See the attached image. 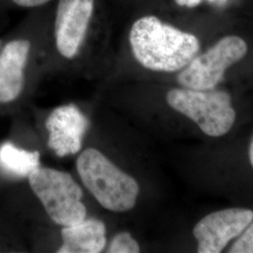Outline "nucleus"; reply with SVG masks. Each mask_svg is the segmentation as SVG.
Masks as SVG:
<instances>
[{
	"label": "nucleus",
	"instance_id": "obj_1",
	"mask_svg": "<svg viewBox=\"0 0 253 253\" xmlns=\"http://www.w3.org/2000/svg\"><path fill=\"white\" fill-rule=\"evenodd\" d=\"M128 41L136 60L145 69L161 73L183 70L200 50L197 37L153 15L136 20Z\"/></svg>",
	"mask_w": 253,
	"mask_h": 253
},
{
	"label": "nucleus",
	"instance_id": "obj_2",
	"mask_svg": "<svg viewBox=\"0 0 253 253\" xmlns=\"http://www.w3.org/2000/svg\"><path fill=\"white\" fill-rule=\"evenodd\" d=\"M76 167L84 187L102 208L113 212H126L134 208L139 194L135 179L100 151L85 149L79 156Z\"/></svg>",
	"mask_w": 253,
	"mask_h": 253
},
{
	"label": "nucleus",
	"instance_id": "obj_3",
	"mask_svg": "<svg viewBox=\"0 0 253 253\" xmlns=\"http://www.w3.org/2000/svg\"><path fill=\"white\" fill-rule=\"evenodd\" d=\"M31 189L47 215L60 226H71L86 217L83 190L68 172L38 167L28 175Z\"/></svg>",
	"mask_w": 253,
	"mask_h": 253
},
{
	"label": "nucleus",
	"instance_id": "obj_4",
	"mask_svg": "<svg viewBox=\"0 0 253 253\" xmlns=\"http://www.w3.org/2000/svg\"><path fill=\"white\" fill-rule=\"evenodd\" d=\"M171 108L194 121L208 136L225 135L235 123L236 114L226 91L173 88L166 95Z\"/></svg>",
	"mask_w": 253,
	"mask_h": 253
},
{
	"label": "nucleus",
	"instance_id": "obj_5",
	"mask_svg": "<svg viewBox=\"0 0 253 253\" xmlns=\"http://www.w3.org/2000/svg\"><path fill=\"white\" fill-rule=\"evenodd\" d=\"M248 52L243 39L227 36L201 55H196L178 74L181 86L194 90L216 88L223 80L227 69L240 61Z\"/></svg>",
	"mask_w": 253,
	"mask_h": 253
},
{
	"label": "nucleus",
	"instance_id": "obj_6",
	"mask_svg": "<svg viewBox=\"0 0 253 253\" xmlns=\"http://www.w3.org/2000/svg\"><path fill=\"white\" fill-rule=\"evenodd\" d=\"M253 221V211L246 208H228L203 217L193 228L199 253H218Z\"/></svg>",
	"mask_w": 253,
	"mask_h": 253
},
{
	"label": "nucleus",
	"instance_id": "obj_7",
	"mask_svg": "<svg viewBox=\"0 0 253 253\" xmlns=\"http://www.w3.org/2000/svg\"><path fill=\"white\" fill-rule=\"evenodd\" d=\"M94 0H59L54 21L55 45L72 59L79 53L94 11Z\"/></svg>",
	"mask_w": 253,
	"mask_h": 253
},
{
	"label": "nucleus",
	"instance_id": "obj_8",
	"mask_svg": "<svg viewBox=\"0 0 253 253\" xmlns=\"http://www.w3.org/2000/svg\"><path fill=\"white\" fill-rule=\"evenodd\" d=\"M45 126L49 147L63 158L81 150L88 121L76 105L68 104L54 109L46 119Z\"/></svg>",
	"mask_w": 253,
	"mask_h": 253
},
{
	"label": "nucleus",
	"instance_id": "obj_9",
	"mask_svg": "<svg viewBox=\"0 0 253 253\" xmlns=\"http://www.w3.org/2000/svg\"><path fill=\"white\" fill-rule=\"evenodd\" d=\"M30 48L27 40H14L0 52V103L13 101L21 95Z\"/></svg>",
	"mask_w": 253,
	"mask_h": 253
},
{
	"label": "nucleus",
	"instance_id": "obj_10",
	"mask_svg": "<svg viewBox=\"0 0 253 253\" xmlns=\"http://www.w3.org/2000/svg\"><path fill=\"white\" fill-rule=\"evenodd\" d=\"M61 236L63 243L58 253H99L106 246V227L96 218L64 227Z\"/></svg>",
	"mask_w": 253,
	"mask_h": 253
},
{
	"label": "nucleus",
	"instance_id": "obj_11",
	"mask_svg": "<svg viewBox=\"0 0 253 253\" xmlns=\"http://www.w3.org/2000/svg\"><path fill=\"white\" fill-rule=\"evenodd\" d=\"M0 163L10 173L25 177L40 167V153L24 150L6 143L0 148Z\"/></svg>",
	"mask_w": 253,
	"mask_h": 253
},
{
	"label": "nucleus",
	"instance_id": "obj_12",
	"mask_svg": "<svg viewBox=\"0 0 253 253\" xmlns=\"http://www.w3.org/2000/svg\"><path fill=\"white\" fill-rule=\"evenodd\" d=\"M108 253H140V246L129 233L122 232L112 239Z\"/></svg>",
	"mask_w": 253,
	"mask_h": 253
},
{
	"label": "nucleus",
	"instance_id": "obj_13",
	"mask_svg": "<svg viewBox=\"0 0 253 253\" xmlns=\"http://www.w3.org/2000/svg\"><path fill=\"white\" fill-rule=\"evenodd\" d=\"M230 253H253V221L232 246Z\"/></svg>",
	"mask_w": 253,
	"mask_h": 253
},
{
	"label": "nucleus",
	"instance_id": "obj_14",
	"mask_svg": "<svg viewBox=\"0 0 253 253\" xmlns=\"http://www.w3.org/2000/svg\"><path fill=\"white\" fill-rule=\"evenodd\" d=\"M16 5L23 8H35L42 6L50 0H12Z\"/></svg>",
	"mask_w": 253,
	"mask_h": 253
},
{
	"label": "nucleus",
	"instance_id": "obj_15",
	"mask_svg": "<svg viewBox=\"0 0 253 253\" xmlns=\"http://www.w3.org/2000/svg\"><path fill=\"white\" fill-rule=\"evenodd\" d=\"M175 3L181 7L187 8H195L202 3L203 0H174Z\"/></svg>",
	"mask_w": 253,
	"mask_h": 253
},
{
	"label": "nucleus",
	"instance_id": "obj_16",
	"mask_svg": "<svg viewBox=\"0 0 253 253\" xmlns=\"http://www.w3.org/2000/svg\"><path fill=\"white\" fill-rule=\"evenodd\" d=\"M249 157H250V162H251V164H252V166L253 167V140H252V143H251V145H250Z\"/></svg>",
	"mask_w": 253,
	"mask_h": 253
},
{
	"label": "nucleus",
	"instance_id": "obj_17",
	"mask_svg": "<svg viewBox=\"0 0 253 253\" xmlns=\"http://www.w3.org/2000/svg\"><path fill=\"white\" fill-rule=\"evenodd\" d=\"M210 2H212V3H214V4H217V5H221V4H223L226 0H209Z\"/></svg>",
	"mask_w": 253,
	"mask_h": 253
}]
</instances>
